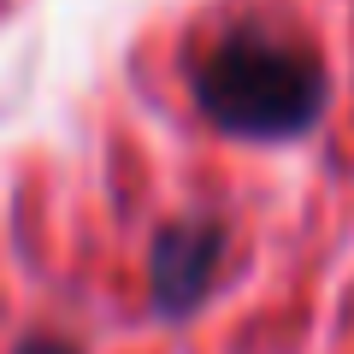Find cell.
Returning a JSON list of instances; mask_svg holds the SVG:
<instances>
[{
  "instance_id": "obj_3",
  "label": "cell",
  "mask_w": 354,
  "mask_h": 354,
  "mask_svg": "<svg viewBox=\"0 0 354 354\" xmlns=\"http://www.w3.org/2000/svg\"><path fill=\"white\" fill-rule=\"evenodd\" d=\"M12 354H77V348L65 337H30V342H18Z\"/></svg>"
},
{
  "instance_id": "obj_1",
  "label": "cell",
  "mask_w": 354,
  "mask_h": 354,
  "mask_svg": "<svg viewBox=\"0 0 354 354\" xmlns=\"http://www.w3.org/2000/svg\"><path fill=\"white\" fill-rule=\"evenodd\" d=\"M195 106L213 118L225 136L248 142H290L319 124L330 101L325 65L307 41L272 36V30H225L201 59L189 65Z\"/></svg>"
},
{
  "instance_id": "obj_2",
  "label": "cell",
  "mask_w": 354,
  "mask_h": 354,
  "mask_svg": "<svg viewBox=\"0 0 354 354\" xmlns=\"http://www.w3.org/2000/svg\"><path fill=\"white\" fill-rule=\"evenodd\" d=\"M225 248H230V236L213 218H177V225H165L160 236H153V248H148L153 313L160 319L195 313V307L207 301V290H213L218 266H225Z\"/></svg>"
}]
</instances>
